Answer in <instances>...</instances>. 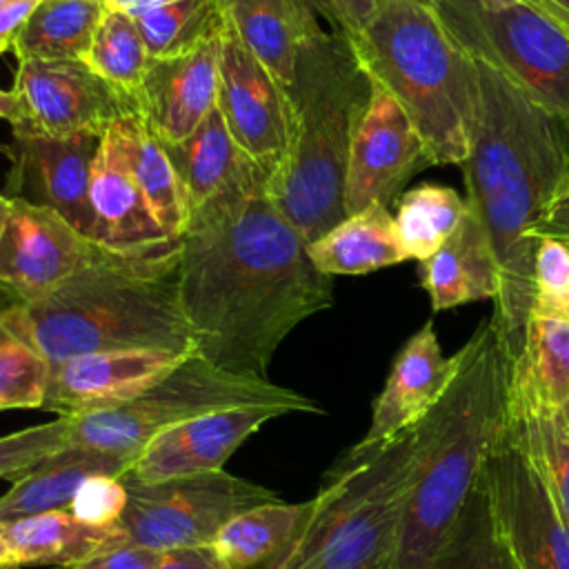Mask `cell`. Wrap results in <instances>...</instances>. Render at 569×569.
I'll list each match as a JSON object with an SVG mask.
<instances>
[{
  "mask_svg": "<svg viewBox=\"0 0 569 569\" xmlns=\"http://www.w3.org/2000/svg\"><path fill=\"white\" fill-rule=\"evenodd\" d=\"M442 29L533 104L569 127V38L533 2L429 0Z\"/></svg>",
  "mask_w": 569,
  "mask_h": 569,
  "instance_id": "obj_9",
  "label": "cell"
},
{
  "mask_svg": "<svg viewBox=\"0 0 569 569\" xmlns=\"http://www.w3.org/2000/svg\"><path fill=\"white\" fill-rule=\"evenodd\" d=\"M82 236L49 207L11 198L0 222V305L33 302L58 289L93 251Z\"/></svg>",
  "mask_w": 569,
  "mask_h": 569,
  "instance_id": "obj_14",
  "label": "cell"
},
{
  "mask_svg": "<svg viewBox=\"0 0 569 569\" xmlns=\"http://www.w3.org/2000/svg\"><path fill=\"white\" fill-rule=\"evenodd\" d=\"M247 407H278L287 413L322 411L311 398L280 387L269 378L236 373L209 362L200 353H191L160 382L127 405L71 418L67 447L136 458L167 427L198 416Z\"/></svg>",
  "mask_w": 569,
  "mask_h": 569,
  "instance_id": "obj_8",
  "label": "cell"
},
{
  "mask_svg": "<svg viewBox=\"0 0 569 569\" xmlns=\"http://www.w3.org/2000/svg\"><path fill=\"white\" fill-rule=\"evenodd\" d=\"M560 411H562V416H565V420H567V427H569V402H567Z\"/></svg>",
  "mask_w": 569,
  "mask_h": 569,
  "instance_id": "obj_53",
  "label": "cell"
},
{
  "mask_svg": "<svg viewBox=\"0 0 569 569\" xmlns=\"http://www.w3.org/2000/svg\"><path fill=\"white\" fill-rule=\"evenodd\" d=\"M429 569H518L496 529L482 473Z\"/></svg>",
  "mask_w": 569,
  "mask_h": 569,
  "instance_id": "obj_35",
  "label": "cell"
},
{
  "mask_svg": "<svg viewBox=\"0 0 569 569\" xmlns=\"http://www.w3.org/2000/svg\"><path fill=\"white\" fill-rule=\"evenodd\" d=\"M420 276L433 311L476 300H496L500 291L496 256L489 233L467 198L456 231L431 258L420 262Z\"/></svg>",
  "mask_w": 569,
  "mask_h": 569,
  "instance_id": "obj_22",
  "label": "cell"
},
{
  "mask_svg": "<svg viewBox=\"0 0 569 569\" xmlns=\"http://www.w3.org/2000/svg\"><path fill=\"white\" fill-rule=\"evenodd\" d=\"M569 311V247L558 240H540L533 258L536 316L562 318Z\"/></svg>",
  "mask_w": 569,
  "mask_h": 569,
  "instance_id": "obj_39",
  "label": "cell"
},
{
  "mask_svg": "<svg viewBox=\"0 0 569 569\" xmlns=\"http://www.w3.org/2000/svg\"><path fill=\"white\" fill-rule=\"evenodd\" d=\"M51 362L0 313V411L42 409Z\"/></svg>",
  "mask_w": 569,
  "mask_h": 569,
  "instance_id": "obj_37",
  "label": "cell"
},
{
  "mask_svg": "<svg viewBox=\"0 0 569 569\" xmlns=\"http://www.w3.org/2000/svg\"><path fill=\"white\" fill-rule=\"evenodd\" d=\"M133 20L151 58H171L220 36L229 13L222 0H169Z\"/></svg>",
  "mask_w": 569,
  "mask_h": 569,
  "instance_id": "obj_34",
  "label": "cell"
},
{
  "mask_svg": "<svg viewBox=\"0 0 569 569\" xmlns=\"http://www.w3.org/2000/svg\"><path fill=\"white\" fill-rule=\"evenodd\" d=\"M133 456H116L93 449L64 447L24 471L0 496V522L29 518L47 511H69L80 485L91 476L120 478Z\"/></svg>",
  "mask_w": 569,
  "mask_h": 569,
  "instance_id": "obj_23",
  "label": "cell"
},
{
  "mask_svg": "<svg viewBox=\"0 0 569 569\" xmlns=\"http://www.w3.org/2000/svg\"><path fill=\"white\" fill-rule=\"evenodd\" d=\"M104 11L102 0H38L11 51L18 60L84 62Z\"/></svg>",
  "mask_w": 569,
  "mask_h": 569,
  "instance_id": "obj_31",
  "label": "cell"
},
{
  "mask_svg": "<svg viewBox=\"0 0 569 569\" xmlns=\"http://www.w3.org/2000/svg\"><path fill=\"white\" fill-rule=\"evenodd\" d=\"M11 0H0V7H4V4H9Z\"/></svg>",
  "mask_w": 569,
  "mask_h": 569,
  "instance_id": "obj_55",
  "label": "cell"
},
{
  "mask_svg": "<svg viewBox=\"0 0 569 569\" xmlns=\"http://www.w3.org/2000/svg\"><path fill=\"white\" fill-rule=\"evenodd\" d=\"M156 569H231L213 545L160 551Z\"/></svg>",
  "mask_w": 569,
  "mask_h": 569,
  "instance_id": "obj_44",
  "label": "cell"
},
{
  "mask_svg": "<svg viewBox=\"0 0 569 569\" xmlns=\"http://www.w3.org/2000/svg\"><path fill=\"white\" fill-rule=\"evenodd\" d=\"M127 507L118 520L127 545L169 551L213 545L222 527L247 509L280 500L276 491L224 469L160 482H122Z\"/></svg>",
  "mask_w": 569,
  "mask_h": 569,
  "instance_id": "obj_10",
  "label": "cell"
},
{
  "mask_svg": "<svg viewBox=\"0 0 569 569\" xmlns=\"http://www.w3.org/2000/svg\"><path fill=\"white\" fill-rule=\"evenodd\" d=\"M102 136H33L13 138L7 153L13 160L9 176L11 198H22L60 213L82 236H93L89 204L91 167ZM93 240V238H91Z\"/></svg>",
  "mask_w": 569,
  "mask_h": 569,
  "instance_id": "obj_16",
  "label": "cell"
},
{
  "mask_svg": "<svg viewBox=\"0 0 569 569\" xmlns=\"http://www.w3.org/2000/svg\"><path fill=\"white\" fill-rule=\"evenodd\" d=\"M20 565H51L73 569L89 558L124 547L127 538L116 525L96 527L78 520L71 511H47L11 522H0Z\"/></svg>",
  "mask_w": 569,
  "mask_h": 569,
  "instance_id": "obj_25",
  "label": "cell"
},
{
  "mask_svg": "<svg viewBox=\"0 0 569 569\" xmlns=\"http://www.w3.org/2000/svg\"><path fill=\"white\" fill-rule=\"evenodd\" d=\"M158 558H160V551L124 545V547L98 553L73 569H156Z\"/></svg>",
  "mask_w": 569,
  "mask_h": 569,
  "instance_id": "obj_43",
  "label": "cell"
},
{
  "mask_svg": "<svg viewBox=\"0 0 569 569\" xmlns=\"http://www.w3.org/2000/svg\"><path fill=\"white\" fill-rule=\"evenodd\" d=\"M509 418L551 500L569 525V427L562 411L513 400L509 396Z\"/></svg>",
  "mask_w": 569,
  "mask_h": 569,
  "instance_id": "obj_33",
  "label": "cell"
},
{
  "mask_svg": "<svg viewBox=\"0 0 569 569\" xmlns=\"http://www.w3.org/2000/svg\"><path fill=\"white\" fill-rule=\"evenodd\" d=\"M36 4L38 0H11L9 4L0 7V53L13 49Z\"/></svg>",
  "mask_w": 569,
  "mask_h": 569,
  "instance_id": "obj_45",
  "label": "cell"
},
{
  "mask_svg": "<svg viewBox=\"0 0 569 569\" xmlns=\"http://www.w3.org/2000/svg\"><path fill=\"white\" fill-rule=\"evenodd\" d=\"M13 91L24 107V131L33 136H104L111 124L129 116L120 96L82 60L20 58Z\"/></svg>",
  "mask_w": 569,
  "mask_h": 569,
  "instance_id": "obj_13",
  "label": "cell"
},
{
  "mask_svg": "<svg viewBox=\"0 0 569 569\" xmlns=\"http://www.w3.org/2000/svg\"><path fill=\"white\" fill-rule=\"evenodd\" d=\"M525 238L533 244L540 240H558L569 247V182L565 189L547 204L545 213L538 222L525 233Z\"/></svg>",
  "mask_w": 569,
  "mask_h": 569,
  "instance_id": "obj_42",
  "label": "cell"
},
{
  "mask_svg": "<svg viewBox=\"0 0 569 569\" xmlns=\"http://www.w3.org/2000/svg\"><path fill=\"white\" fill-rule=\"evenodd\" d=\"M0 120L9 122L13 136L22 133L24 131V107H22V100L20 96L11 89V91H4L0 89Z\"/></svg>",
  "mask_w": 569,
  "mask_h": 569,
  "instance_id": "obj_46",
  "label": "cell"
},
{
  "mask_svg": "<svg viewBox=\"0 0 569 569\" xmlns=\"http://www.w3.org/2000/svg\"><path fill=\"white\" fill-rule=\"evenodd\" d=\"M396 227L409 258L425 262L456 231L465 200L451 187L420 184L398 198Z\"/></svg>",
  "mask_w": 569,
  "mask_h": 569,
  "instance_id": "obj_36",
  "label": "cell"
},
{
  "mask_svg": "<svg viewBox=\"0 0 569 569\" xmlns=\"http://www.w3.org/2000/svg\"><path fill=\"white\" fill-rule=\"evenodd\" d=\"M220 49L222 33L187 53L153 58L138 113L160 142L189 138L216 107Z\"/></svg>",
  "mask_w": 569,
  "mask_h": 569,
  "instance_id": "obj_19",
  "label": "cell"
},
{
  "mask_svg": "<svg viewBox=\"0 0 569 569\" xmlns=\"http://www.w3.org/2000/svg\"><path fill=\"white\" fill-rule=\"evenodd\" d=\"M89 204L93 240L116 249H133L171 238L156 220L127 158L116 124L107 129L91 167Z\"/></svg>",
  "mask_w": 569,
  "mask_h": 569,
  "instance_id": "obj_21",
  "label": "cell"
},
{
  "mask_svg": "<svg viewBox=\"0 0 569 569\" xmlns=\"http://www.w3.org/2000/svg\"><path fill=\"white\" fill-rule=\"evenodd\" d=\"M180 305L196 353L267 378L280 342L333 305L298 229L280 213L269 178L249 160L209 202L189 213L180 236Z\"/></svg>",
  "mask_w": 569,
  "mask_h": 569,
  "instance_id": "obj_1",
  "label": "cell"
},
{
  "mask_svg": "<svg viewBox=\"0 0 569 569\" xmlns=\"http://www.w3.org/2000/svg\"><path fill=\"white\" fill-rule=\"evenodd\" d=\"M278 407L227 409L158 431L133 458L120 482H160L224 469L229 456L264 422L284 416Z\"/></svg>",
  "mask_w": 569,
  "mask_h": 569,
  "instance_id": "obj_18",
  "label": "cell"
},
{
  "mask_svg": "<svg viewBox=\"0 0 569 569\" xmlns=\"http://www.w3.org/2000/svg\"><path fill=\"white\" fill-rule=\"evenodd\" d=\"M429 164L427 147L405 109L387 89L373 82L371 102L351 142L345 213L351 216L371 204L389 207L400 187Z\"/></svg>",
  "mask_w": 569,
  "mask_h": 569,
  "instance_id": "obj_15",
  "label": "cell"
},
{
  "mask_svg": "<svg viewBox=\"0 0 569 569\" xmlns=\"http://www.w3.org/2000/svg\"><path fill=\"white\" fill-rule=\"evenodd\" d=\"M476 62L480 84L471 151L460 164L498 264L493 320L509 360L522 349L533 305L536 247L525 233L569 182V127L500 73Z\"/></svg>",
  "mask_w": 569,
  "mask_h": 569,
  "instance_id": "obj_2",
  "label": "cell"
},
{
  "mask_svg": "<svg viewBox=\"0 0 569 569\" xmlns=\"http://www.w3.org/2000/svg\"><path fill=\"white\" fill-rule=\"evenodd\" d=\"M489 2H496V4H513V2H529V0H489Z\"/></svg>",
  "mask_w": 569,
  "mask_h": 569,
  "instance_id": "obj_52",
  "label": "cell"
},
{
  "mask_svg": "<svg viewBox=\"0 0 569 569\" xmlns=\"http://www.w3.org/2000/svg\"><path fill=\"white\" fill-rule=\"evenodd\" d=\"M240 2H247V0H222V4H224L227 11H229L231 7H236V4H240Z\"/></svg>",
  "mask_w": 569,
  "mask_h": 569,
  "instance_id": "obj_51",
  "label": "cell"
},
{
  "mask_svg": "<svg viewBox=\"0 0 569 569\" xmlns=\"http://www.w3.org/2000/svg\"><path fill=\"white\" fill-rule=\"evenodd\" d=\"M371 93L373 82L345 33L322 29L302 42L287 91L289 153L269 193L307 244L347 218V164Z\"/></svg>",
  "mask_w": 569,
  "mask_h": 569,
  "instance_id": "obj_5",
  "label": "cell"
},
{
  "mask_svg": "<svg viewBox=\"0 0 569 569\" xmlns=\"http://www.w3.org/2000/svg\"><path fill=\"white\" fill-rule=\"evenodd\" d=\"M20 560L11 547V542L4 538V533L0 531V569H20Z\"/></svg>",
  "mask_w": 569,
  "mask_h": 569,
  "instance_id": "obj_49",
  "label": "cell"
},
{
  "mask_svg": "<svg viewBox=\"0 0 569 569\" xmlns=\"http://www.w3.org/2000/svg\"><path fill=\"white\" fill-rule=\"evenodd\" d=\"M482 480L496 529L518 569H569V525L551 500L511 418L485 462Z\"/></svg>",
  "mask_w": 569,
  "mask_h": 569,
  "instance_id": "obj_11",
  "label": "cell"
},
{
  "mask_svg": "<svg viewBox=\"0 0 569 569\" xmlns=\"http://www.w3.org/2000/svg\"><path fill=\"white\" fill-rule=\"evenodd\" d=\"M313 267L325 276H362L409 260L389 207L371 204L347 216L307 244Z\"/></svg>",
  "mask_w": 569,
  "mask_h": 569,
  "instance_id": "obj_26",
  "label": "cell"
},
{
  "mask_svg": "<svg viewBox=\"0 0 569 569\" xmlns=\"http://www.w3.org/2000/svg\"><path fill=\"white\" fill-rule=\"evenodd\" d=\"M349 42L367 76L405 109L431 164H462L480 107L476 62L429 4L385 0Z\"/></svg>",
  "mask_w": 569,
  "mask_h": 569,
  "instance_id": "obj_6",
  "label": "cell"
},
{
  "mask_svg": "<svg viewBox=\"0 0 569 569\" xmlns=\"http://www.w3.org/2000/svg\"><path fill=\"white\" fill-rule=\"evenodd\" d=\"M84 62L120 96L131 113L140 111L142 87L153 58L129 13L104 11Z\"/></svg>",
  "mask_w": 569,
  "mask_h": 569,
  "instance_id": "obj_32",
  "label": "cell"
},
{
  "mask_svg": "<svg viewBox=\"0 0 569 569\" xmlns=\"http://www.w3.org/2000/svg\"><path fill=\"white\" fill-rule=\"evenodd\" d=\"M418 2H425V4H427V2H429V0H418Z\"/></svg>",
  "mask_w": 569,
  "mask_h": 569,
  "instance_id": "obj_57",
  "label": "cell"
},
{
  "mask_svg": "<svg viewBox=\"0 0 569 569\" xmlns=\"http://www.w3.org/2000/svg\"><path fill=\"white\" fill-rule=\"evenodd\" d=\"M318 18H325L333 31L347 38L358 33L362 24L378 11L385 0H309Z\"/></svg>",
  "mask_w": 569,
  "mask_h": 569,
  "instance_id": "obj_41",
  "label": "cell"
},
{
  "mask_svg": "<svg viewBox=\"0 0 569 569\" xmlns=\"http://www.w3.org/2000/svg\"><path fill=\"white\" fill-rule=\"evenodd\" d=\"M107 9H113V11H124L129 13L131 18L162 4V2H169V0H102Z\"/></svg>",
  "mask_w": 569,
  "mask_h": 569,
  "instance_id": "obj_47",
  "label": "cell"
},
{
  "mask_svg": "<svg viewBox=\"0 0 569 569\" xmlns=\"http://www.w3.org/2000/svg\"><path fill=\"white\" fill-rule=\"evenodd\" d=\"M509 396L549 409L569 402V320L529 316L522 349L511 362Z\"/></svg>",
  "mask_w": 569,
  "mask_h": 569,
  "instance_id": "obj_27",
  "label": "cell"
},
{
  "mask_svg": "<svg viewBox=\"0 0 569 569\" xmlns=\"http://www.w3.org/2000/svg\"><path fill=\"white\" fill-rule=\"evenodd\" d=\"M164 149L180 178L189 213L218 196L249 162L231 138L218 104L189 138L164 144Z\"/></svg>",
  "mask_w": 569,
  "mask_h": 569,
  "instance_id": "obj_28",
  "label": "cell"
},
{
  "mask_svg": "<svg viewBox=\"0 0 569 569\" xmlns=\"http://www.w3.org/2000/svg\"><path fill=\"white\" fill-rule=\"evenodd\" d=\"M71 418L58 416L51 422L36 425L9 436H0V478L22 476L56 451L67 447Z\"/></svg>",
  "mask_w": 569,
  "mask_h": 569,
  "instance_id": "obj_38",
  "label": "cell"
},
{
  "mask_svg": "<svg viewBox=\"0 0 569 569\" xmlns=\"http://www.w3.org/2000/svg\"><path fill=\"white\" fill-rule=\"evenodd\" d=\"M124 507H127V489L118 478L91 476L76 491V498L69 511L87 525L107 527L120 520V516L124 513Z\"/></svg>",
  "mask_w": 569,
  "mask_h": 569,
  "instance_id": "obj_40",
  "label": "cell"
},
{
  "mask_svg": "<svg viewBox=\"0 0 569 569\" xmlns=\"http://www.w3.org/2000/svg\"><path fill=\"white\" fill-rule=\"evenodd\" d=\"M216 104L240 151L271 180L289 153L291 104L231 20L222 31Z\"/></svg>",
  "mask_w": 569,
  "mask_h": 569,
  "instance_id": "obj_12",
  "label": "cell"
},
{
  "mask_svg": "<svg viewBox=\"0 0 569 569\" xmlns=\"http://www.w3.org/2000/svg\"><path fill=\"white\" fill-rule=\"evenodd\" d=\"M244 47L262 62L276 82L289 91L302 42L318 31V13L309 0H247L229 11Z\"/></svg>",
  "mask_w": 569,
  "mask_h": 569,
  "instance_id": "obj_24",
  "label": "cell"
},
{
  "mask_svg": "<svg viewBox=\"0 0 569 569\" xmlns=\"http://www.w3.org/2000/svg\"><path fill=\"white\" fill-rule=\"evenodd\" d=\"M553 2H556V4H560L562 9H567V11H569V0H553Z\"/></svg>",
  "mask_w": 569,
  "mask_h": 569,
  "instance_id": "obj_54",
  "label": "cell"
},
{
  "mask_svg": "<svg viewBox=\"0 0 569 569\" xmlns=\"http://www.w3.org/2000/svg\"><path fill=\"white\" fill-rule=\"evenodd\" d=\"M562 318H565V320H569V311H567V313H565V316H562Z\"/></svg>",
  "mask_w": 569,
  "mask_h": 569,
  "instance_id": "obj_56",
  "label": "cell"
},
{
  "mask_svg": "<svg viewBox=\"0 0 569 569\" xmlns=\"http://www.w3.org/2000/svg\"><path fill=\"white\" fill-rule=\"evenodd\" d=\"M9 209H11V198H7V196L0 193V222L7 218Z\"/></svg>",
  "mask_w": 569,
  "mask_h": 569,
  "instance_id": "obj_50",
  "label": "cell"
},
{
  "mask_svg": "<svg viewBox=\"0 0 569 569\" xmlns=\"http://www.w3.org/2000/svg\"><path fill=\"white\" fill-rule=\"evenodd\" d=\"M456 373V358H445L427 322L398 351L387 382L373 400L371 425L356 449H373L418 425L442 398Z\"/></svg>",
  "mask_w": 569,
  "mask_h": 569,
  "instance_id": "obj_20",
  "label": "cell"
},
{
  "mask_svg": "<svg viewBox=\"0 0 569 569\" xmlns=\"http://www.w3.org/2000/svg\"><path fill=\"white\" fill-rule=\"evenodd\" d=\"M422 458L420 425L373 449H347L309 518L262 569H389Z\"/></svg>",
  "mask_w": 569,
  "mask_h": 569,
  "instance_id": "obj_7",
  "label": "cell"
},
{
  "mask_svg": "<svg viewBox=\"0 0 569 569\" xmlns=\"http://www.w3.org/2000/svg\"><path fill=\"white\" fill-rule=\"evenodd\" d=\"M116 127L124 142L133 176L156 220L171 238H180L189 220V207L164 144L156 138L140 113L120 118Z\"/></svg>",
  "mask_w": 569,
  "mask_h": 569,
  "instance_id": "obj_30",
  "label": "cell"
},
{
  "mask_svg": "<svg viewBox=\"0 0 569 569\" xmlns=\"http://www.w3.org/2000/svg\"><path fill=\"white\" fill-rule=\"evenodd\" d=\"M307 502H264L229 520L213 547L231 569H262L289 547L309 518Z\"/></svg>",
  "mask_w": 569,
  "mask_h": 569,
  "instance_id": "obj_29",
  "label": "cell"
},
{
  "mask_svg": "<svg viewBox=\"0 0 569 569\" xmlns=\"http://www.w3.org/2000/svg\"><path fill=\"white\" fill-rule=\"evenodd\" d=\"M529 2H533L542 13H547L565 31V36L569 38V11L567 9H562L553 0H529Z\"/></svg>",
  "mask_w": 569,
  "mask_h": 569,
  "instance_id": "obj_48",
  "label": "cell"
},
{
  "mask_svg": "<svg viewBox=\"0 0 569 569\" xmlns=\"http://www.w3.org/2000/svg\"><path fill=\"white\" fill-rule=\"evenodd\" d=\"M4 320L53 365L98 351L196 353L180 305V238L116 249L96 242L51 293L0 305Z\"/></svg>",
  "mask_w": 569,
  "mask_h": 569,
  "instance_id": "obj_3",
  "label": "cell"
},
{
  "mask_svg": "<svg viewBox=\"0 0 569 569\" xmlns=\"http://www.w3.org/2000/svg\"><path fill=\"white\" fill-rule=\"evenodd\" d=\"M191 353L122 349L82 353L51 367L42 409L64 418L113 409L142 396Z\"/></svg>",
  "mask_w": 569,
  "mask_h": 569,
  "instance_id": "obj_17",
  "label": "cell"
},
{
  "mask_svg": "<svg viewBox=\"0 0 569 569\" xmlns=\"http://www.w3.org/2000/svg\"><path fill=\"white\" fill-rule=\"evenodd\" d=\"M456 373L418 422L422 458L389 569H429L509 422L511 360L493 316L453 353Z\"/></svg>",
  "mask_w": 569,
  "mask_h": 569,
  "instance_id": "obj_4",
  "label": "cell"
}]
</instances>
